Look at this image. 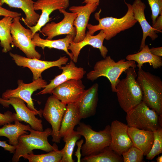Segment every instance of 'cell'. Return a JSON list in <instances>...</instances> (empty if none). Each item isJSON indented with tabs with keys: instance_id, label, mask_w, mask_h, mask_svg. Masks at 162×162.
I'll return each instance as SVG.
<instances>
[{
	"instance_id": "obj_18",
	"label": "cell",
	"mask_w": 162,
	"mask_h": 162,
	"mask_svg": "<svg viewBox=\"0 0 162 162\" xmlns=\"http://www.w3.org/2000/svg\"><path fill=\"white\" fill-rule=\"evenodd\" d=\"M59 68L62 70V73L51 80L50 83L37 95L51 94L53 89L58 85L70 80H81L86 72L83 68L76 66L72 60L65 66H61Z\"/></svg>"
},
{
	"instance_id": "obj_31",
	"label": "cell",
	"mask_w": 162,
	"mask_h": 162,
	"mask_svg": "<svg viewBox=\"0 0 162 162\" xmlns=\"http://www.w3.org/2000/svg\"><path fill=\"white\" fill-rule=\"evenodd\" d=\"M62 156V150H53L45 154H35L34 153L22 156L29 162H60Z\"/></svg>"
},
{
	"instance_id": "obj_7",
	"label": "cell",
	"mask_w": 162,
	"mask_h": 162,
	"mask_svg": "<svg viewBox=\"0 0 162 162\" xmlns=\"http://www.w3.org/2000/svg\"><path fill=\"white\" fill-rule=\"evenodd\" d=\"M126 113L128 127L153 132L162 127V117L142 100Z\"/></svg>"
},
{
	"instance_id": "obj_34",
	"label": "cell",
	"mask_w": 162,
	"mask_h": 162,
	"mask_svg": "<svg viewBox=\"0 0 162 162\" xmlns=\"http://www.w3.org/2000/svg\"><path fill=\"white\" fill-rule=\"evenodd\" d=\"M150 7L152 25L160 13H162V0H147Z\"/></svg>"
},
{
	"instance_id": "obj_37",
	"label": "cell",
	"mask_w": 162,
	"mask_h": 162,
	"mask_svg": "<svg viewBox=\"0 0 162 162\" xmlns=\"http://www.w3.org/2000/svg\"><path fill=\"white\" fill-rule=\"evenodd\" d=\"M156 33L161 32L162 31V13L157 17L155 22L152 26Z\"/></svg>"
},
{
	"instance_id": "obj_16",
	"label": "cell",
	"mask_w": 162,
	"mask_h": 162,
	"mask_svg": "<svg viewBox=\"0 0 162 162\" xmlns=\"http://www.w3.org/2000/svg\"><path fill=\"white\" fill-rule=\"evenodd\" d=\"M81 80H70L56 87L52 94L66 105L75 103L85 90Z\"/></svg>"
},
{
	"instance_id": "obj_21",
	"label": "cell",
	"mask_w": 162,
	"mask_h": 162,
	"mask_svg": "<svg viewBox=\"0 0 162 162\" xmlns=\"http://www.w3.org/2000/svg\"><path fill=\"white\" fill-rule=\"evenodd\" d=\"M132 5L134 17L139 23L143 32L139 51L146 45L145 40L148 36L154 40L158 38V36L145 17L144 11L146 5L141 0H135Z\"/></svg>"
},
{
	"instance_id": "obj_20",
	"label": "cell",
	"mask_w": 162,
	"mask_h": 162,
	"mask_svg": "<svg viewBox=\"0 0 162 162\" xmlns=\"http://www.w3.org/2000/svg\"><path fill=\"white\" fill-rule=\"evenodd\" d=\"M106 35L102 30L95 35H91L86 32L84 39L78 43L71 42L68 47L73 56L72 61L74 63L77 62L78 56L82 49L86 46L89 45L94 48L98 49L101 56L105 58L108 52L107 48L103 45V42Z\"/></svg>"
},
{
	"instance_id": "obj_5",
	"label": "cell",
	"mask_w": 162,
	"mask_h": 162,
	"mask_svg": "<svg viewBox=\"0 0 162 162\" xmlns=\"http://www.w3.org/2000/svg\"><path fill=\"white\" fill-rule=\"evenodd\" d=\"M131 67H136L135 61L121 59L116 62L110 56H106L96 63L93 69L87 74V78L93 81L100 77H106L111 83L112 91L116 92V86L120 80L119 76Z\"/></svg>"
},
{
	"instance_id": "obj_2",
	"label": "cell",
	"mask_w": 162,
	"mask_h": 162,
	"mask_svg": "<svg viewBox=\"0 0 162 162\" xmlns=\"http://www.w3.org/2000/svg\"><path fill=\"white\" fill-rule=\"evenodd\" d=\"M29 134H23L20 135L18 140L12 158V161H19L20 158L26 154L33 153L34 149H39L47 152L58 149L56 143L52 146L49 142L48 138L51 135L52 130L48 128L44 131L34 130L32 128L29 130Z\"/></svg>"
},
{
	"instance_id": "obj_3",
	"label": "cell",
	"mask_w": 162,
	"mask_h": 162,
	"mask_svg": "<svg viewBox=\"0 0 162 162\" xmlns=\"http://www.w3.org/2000/svg\"><path fill=\"white\" fill-rule=\"evenodd\" d=\"M125 72L126 76L119 80L116 93L120 106L127 113L142 101V94L136 80L137 74L135 68L130 67Z\"/></svg>"
},
{
	"instance_id": "obj_8",
	"label": "cell",
	"mask_w": 162,
	"mask_h": 162,
	"mask_svg": "<svg viewBox=\"0 0 162 162\" xmlns=\"http://www.w3.org/2000/svg\"><path fill=\"white\" fill-rule=\"evenodd\" d=\"M20 16L13 18L10 27V33L13 45L18 48L27 58L40 59L41 55L35 50V46L32 41V32L25 28L20 23Z\"/></svg>"
},
{
	"instance_id": "obj_40",
	"label": "cell",
	"mask_w": 162,
	"mask_h": 162,
	"mask_svg": "<svg viewBox=\"0 0 162 162\" xmlns=\"http://www.w3.org/2000/svg\"><path fill=\"white\" fill-rule=\"evenodd\" d=\"M151 53L156 56L162 57V47H152L150 48Z\"/></svg>"
},
{
	"instance_id": "obj_14",
	"label": "cell",
	"mask_w": 162,
	"mask_h": 162,
	"mask_svg": "<svg viewBox=\"0 0 162 162\" xmlns=\"http://www.w3.org/2000/svg\"><path fill=\"white\" fill-rule=\"evenodd\" d=\"M128 128L127 125L117 120L113 121L110 126L111 141L108 147L120 156L133 146L128 133Z\"/></svg>"
},
{
	"instance_id": "obj_17",
	"label": "cell",
	"mask_w": 162,
	"mask_h": 162,
	"mask_svg": "<svg viewBox=\"0 0 162 162\" xmlns=\"http://www.w3.org/2000/svg\"><path fill=\"white\" fill-rule=\"evenodd\" d=\"M99 2L86 4L84 5L73 6L69 8L71 12L76 14L74 22L76 30L73 41L75 43L82 40L86 36V29L91 14L96 9Z\"/></svg>"
},
{
	"instance_id": "obj_15",
	"label": "cell",
	"mask_w": 162,
	"mask_h": 162,
	"mask_svg": "<svg viewBox=\"0 0 162 162\" xmlns=\"http://www.w3.org/2000/svg\"><path fill=\"white\" fill-rule=\"evenodd\" d=\"M69 4V0H37L34 2V10H41V14L35 25L28 27L32 32V37L50 21V16L52 12L57 10L66 9Z\"/></svg>"
},
{
	"instance_id": "obj_1",
	"label": "cell",
	"mask_w": 162,
	"mask_h": 162,
	"mask_svg": "<svg viewBox=\"0 0 162 162\" xmlns=\"http://www.w3.org/2000/svg\"><path fill=\"white\" fill-rule=\"evenodd\" d=\"M124 2L128 10L123 16L120 18L107 17L100 18V14L101 11L100 9L99 12L94 14L95 19L99 22L98 24L93 25L88 24L87 28L88 31L87 32L93 35L95 32L102 30L106 35L105 39L109 40L121 32L134 26L137 22L134 16L132 5L125 1Z\"/></svg>"
},
{
	"instance_id": "obj_39",
	"label": "cell",
	"mask_w": 162,
	"mask_h": 162,
	"mask_svg": "<svg viewBox=\"0 0 162 162\" xmlns=\"http://www.w3.org/2000/svg\"><path fill=\"white\" fill-rule=\"evenodd\" d=\"M0 146L3 148L5 150L13 154L14 153L16 148V146L8 144L7 143L6 141L1 140H0Z\"/></svg>"
},
{
	"instance_id": "obj_4",
	"label": "cell",
	"mask_w": 162,
	"mask_h": 162,
	"mask_svg": "<svg viewBox=\"0 0 162 162\" xmlns=\"http://www.w3.org/2000/svg\"><path fill=\"white\" fill-rule=\"evenodd\" d=\"M136 80L142 92V101L162 117L161 79L142 69L138 70Z\"/></svg>"
},
{
	"instance_id": "obj_41",
	"label": "cell",
	"mask_w": 162,
	"mask_h": 162,
	"mask_svg": "<svg viewBox=\"0 0 162 162\" xmlns=\"http://www.w3.org/2000/svg\"><path fill=\"white\" fill-rule=\"evenodd\" d=\"M100 0H84L82 3L91 4L96 2H100Z\"/></svg>"
},
{
	"instance_id": "obj_24",
	"label": "cell",
	"mask_w": 162,
	"mask_h": 162,
	"mask_svg": "<svg viewBox=\"0 0 162 162\" xmlns=\"http://www.w3.org/2000/svg\"><path fill=\"white\" fill-rule=\"evenodd\" d=\"M75 36L67 34L63 38L56 40L43 39L40 38L39 34L36 33L32 38V41L36 46L41 47L44 50L45 47L55 48L64 51L68 55L71 60H73V56L68 51V47L71 42L73 41Z\"/></svg>"
},
{
	"instance_id": "obj_22",
	"label": "cell",
	"mask_w": 162,
	"mask_h": 162,
	"mask_svg": "<svg viewBox=\"0 0 162 162\" xmlns=\"http://www.w3.org/2000/svg\"><path fill=\"white\" fill-rule=\"evenodd\" d=\"M34 2L32 0H0V5L4 4L10 8L21 9L24 12L26 17L22 20L27 27L35 25L40 17L34 9Z\"/></svg>"
},
{
	"instance_id": "obj_6",
	"label": "cell",
	"mask_w": 162,
	"mask_h": 162,
	"mask_svg": "<svg viewBox=\"0 0 162 162\" xmlns=\"http://www.w3.org/2000/svg\"><path fill=\"white\" fill-rule=\"evenodd\" d=\"M78 125L76 131L85 140L81 148L83 157L98 153L109 146L111 141L110 125H106L102 130L96 131L83 122H80Z\"/></svg>"
},
{
	"instance_id": "obj_38",
	"label": "cell",
	"mask_w": 162,
	"mask_h": 162,
	"mask_svg": "<svg viewBox=\"0 0 162 162\" xmlns=\"http://www.w3.org/2000/svg\"><path fill=\"white\" fill-rule=\"evenodd\" d=\"M84 140L82 139L79 141H77L76 144L77 146V149L75 152L74 155L77 158V162H81V148L83 143Z\"/></svg>"
},
{
	"instance_id": "obj_12",
	"label": "cell",
	"mask_w": 162,
	"mask_h": 162,
	"mask_svg": "<svg viewBox=\"0 0 162 162\" xmlns=\"http://www.w3.org/2000/svg\"><path fill=\"white\" fill-rule=\"evenodd\" d=\"M25 101L22 99L15 97L4 99L0 98V104L6 108L11 105L16 112L18 120L24 121L35 130L43 131L42 121L35 116L38 115L37 112L31 110L25 104Z\"/></svg>"
},
{
	"instance_id": "obj_19",
	"label": "cell",
	"mask_w": 162,
	"mask_h": 162,
	"mask_svg": "<svg viewBox=\"0 0 162 162\" xmlns=\"http://www.w3.org/2000/svg\"><path fill=\"white\" fill-rule=\"evenodd\" d=\"M99 85L95 83L88 89L85 90L75 103L81 118H86L94 116L98 100Z\"/></svg>"
},
{
	"instance_id": "obj_25",
	"label": "cell",
	"mask_w": 162,
	"mask_h": 162,
	"mask_svg": "<svg viewBox=\"0 0 162 162\" xmlns=\"http://www.w3.org/2000/svg\"><path fill=\"white\" fill-rule=\"evenodd\" d=\"M81 119L75 103L67 104L59 130L61 138L74 130L75 127L79 124Z\"/></svg>"
},
{
	"instance_id": "obj_36",
	"label": "cell",
	"mask_w": 162,
	"mask_h": 162,
	"mask_svg": "<svg viewBox=\"0 0 162 162\" xmlns=\"http://www.w3.org/2000/svg\"><path fill=\"white\" fill-rule=\"evenodd\" d=\"M21 15V13L7 10L0 5V16H9L13 19L17 16H20Z\"/></svg>"
},
{
	"instance_id": "obj_32",
	"label": "cell",
	"mask_w": 162,
	"mask_h": 162,
	"mask_svg": "<svg viewBox=\"0 0 162 162\" xmlns=\"http://www.w3.org/2000/svg\"><path fill=\"white\" fill-rule=\"evenodd\" d=\"M153 132L154 140L152 148L146 156V159H153L162 152V128L160 127Z\"/></svg>"
},
{
	"instance_id": "obj_35",
	"label": "cell",
	"mask_w": 162,
	"mask_h": 162,
	"mask_svg": "<svg viewBox=\"0 0 162 162\" xmlns=\"http://www.w3.org/2000/svg\"><path fill=\"white\" fill-rule=\"evenodd\" d=\"M16 120H19L15 113H12L9 111H7L4 114L0 113V126L11 123Z\"/></svg>"
},
{
	"instance_id": "obj_26",
	"label": "cell",
	"mask_w": 162,
	"mask_h": 162,
	"mask_svg": "<svg viewBox=\"0 0 162 162\" xmlns=\"http://www.w3.org/2000/svg\"><path fill=\"white\" fill-rule=\"evenodd\" d=\"M126 58L127 60L136 62L138 70L142 69L143 64L146 63H148L154 69L162 66V57L152 54L147 45H145L138 52L128 55Z\"/></svg>"
},
{
	"instance_id": "obj_23",
	"label": "cell",
	"mask_w": 162,
	"mask_h": 162,
	"mask_svg": "<svg viewBox=\"0 0 162 162\" xmlns=\"http://www.w3.org/2000/svg\"><path fill=\"white\" fill-rule=\"evenodd\" d=\"M128 133L133 146L140 150L144 156H146L150 151L153 143V132L128 127Z\"/></svg>"
},
{
	"instance_id": "obj_42",
	"label": "cell",
	"mask_w": 162,
	"mask_h": 162,
	"mask_svg": "<svg viewBox=\"0 0 162 162\" xmlns=\"http://www.w3.org/2000/svg\"><path fill=\"white\" fill-rule=\"evenodd\" d=\"M156 161L157 162H162V156L158 157L156 159Z\"/></svg>"
},
{
	"instance_id": "obj_30",
	"label": "cell",
	"mask_w": 162,
	"mask_h": 162,
	"mask_svg": "<svg viewBox=\"0 0 162 162\" xmlns=\"http://www.w3.org/2000/svg\"><path fill=\"white\" fill-rule=\"evenodd\" d=\"M81 135L74 130L65 135L63 138L65 145L62 149V156L60 162H74L72 154L76 142L81 137Z\"/></svg>"
},
{
	"instance_id": "obj_13",
	"label": "cell",
	"mask_w": 162,
	"mask_h": 162,
	"mask_svg": "<svg viewBox=\"0 0 162 162\" xmlns=\"http://www.w3.org/2000/svg\"><path fill=\"white\" fill-rule=\"evenodd\" d=\"M58 10L63 14V19L58 23L52 22L47 23L41 30L43 34L47 36V39L52 40L56 36L62 34L76 35V30L74 26V22L77 17L76 14L68 12L64 9H60Z\"/></svg>"
},
{
	"instance_id": "obj_28",
	"label": "cell",
	"mask_w": 162,
	"mask_h": 162,
	"mask_svg": "<svg viewBox=\"0 0 162 162\" xmlns=\"http://www.w3.org/2000/svg\"><path fill=\"white\" fill-rule=\"evenodd\" d=\"M13 18L5 16L0 20V44L3 48L2 52L6 53L11 50L10 44L13 45L10 33V27Z\"/></svg>"
},
{
	"instance_id": "obj_33",
	"label": "cell",
	"mask_w": 162,
	"mask_h": 162,
	"mask_svg": "<svg viewBox=\"0 0 162 162\" xmlns=\"http://www.w3.org/2000/svg\"><path fill=\"white\" fill-rule=\"evenodd\" d=\"M122 155L124 162H141L144 156L140 150L133 146L123 153Z\"/></svg>"
},
{
	"instance_id": "obj_27",
	"label": "cell",
	"mask_w": 162,
	"mask_h": 162,
	"mask_svg": "<svg viewBox=\"0 0 162 162\" xmlns=\"http://www.w3.org/2000/svg\"><path fill=\"white\" fill-rule=\"evenodd\" d=\"M14 122V124H6L0 128V136L7 138L9 144L16 146L19 136L22 134H28L27 131L31 128L29 124H22L18 120Z\"/></svg>"
},
{
	"instance_id": "obj_10",
	"label": "cell",
	"mask_w": 162,
	"mask_h": 162,
	"mask_svg": "<svg viewBox=\"0 0 162 162\" xmlns=\"http://www.w3.org/2000/svg\"><path fill=\"white\" fill-rule=\"evenodd\" d=\"M66 105L52 95L48 98L42 111L43 116L52 126V141L55 143L60 142L59 130Z\"/></svg>"
},
{
	"instance_id": "obj_29",
	"label": "cell",
	"mask_w": 162,
	"mask_h": 162,
	"mask_svg": "<svg viewBox=\"0 0 162 162\" xmlns=\"http://www.w3.org/2000/svg\"><path fill=\"white\" fill-rule=\"evenodd\" d=\"M81 161L84 162H122L123 158L109 147L104 148L102 151L96 154L84 157Z\"/></svg>"
},
{
	"instance_id": "obj_11",
	"label": "cell",
	"mask_w": 162,
	"mask_h": 162,
	"mask_svg": "<svg viewBox=\"0 0 162 162\" xmlns=\"http://www.w3.org/2000/svg\"><path fill=\"white\" fill-rule=\"evenodd\" d=\"M10 55L18 66L27 67L33 74V81L41 77L42 73L50 68L57 67L66 64L68 58L64 56L55 61H43L36 58H29L19 55L10 53Z\"/></svg>"
},
{
	"instance_id": "obj_9",
	"label": "cell",
	"mask_w": 162,
	"mask_h": 162,
	"mask_svg": "<svg viewBox=\"0 0 162 162\" xmlns=\"http://www.w3.org/2000/svg\"><path fill=\"white\" fill-rule=\"evenodd\" d=\"M17 84L18 87L16 89H8L3 93L2 98L4 99L13 97L20 98L27 103V106L30 110L38 112L41 117L43 110H38L35 108L31 96L34 92L44 88L47 84L46 81L41 77L29 83H25L22 80H19Z\"/></svg>"
}]
</instances>
